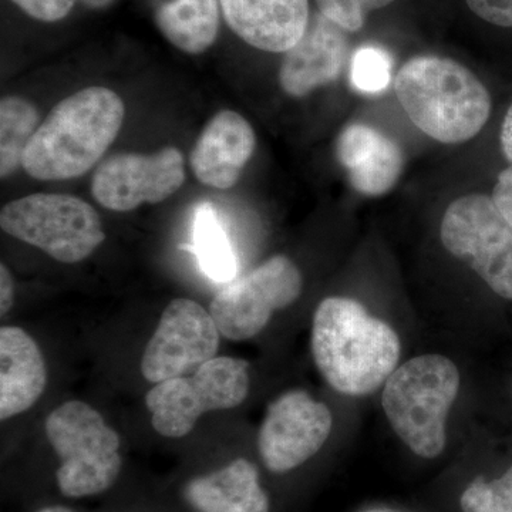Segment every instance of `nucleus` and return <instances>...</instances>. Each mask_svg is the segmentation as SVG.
Returning <instances> with one entry per match:
<instances>
[{
    "label": "nucleus",
    "mask_w": 512,
    "mask_h": 512,
    "mask_svg": "<svg viewBox=\"0 0 512 512\" xmlns=\"http://www.w3.org/2000/svg\"><path fill=\"white\" fill-rule=\"evenodd\" d=\"M460 390V372L441 355L413 357L383 387L387 420L414 454L439 457L446 447V420Z\"/></svg>",
    "instance_id": "nucleus-4"
},
{
    "label": "nucleus",
    "mask_w": 512,
    "mask_h": 512,
    "mask_svg": "<svg viewBox=\"0 0 512 512\" xmlns=\"http://www.w3.org/2000/svg\"><path fill=\"white\" fill-rule=\"evenodd\" d=\"M197 255L202 272L218 282L228 284L237 276L238 262L227 231L217 211L208 202L197 208L194 217V244L181 247Z\"/></svg>",
    "instance_id": "nucleus-20"
},
{
    "label": "nucleus",
    "mask_w": 512,
    "mask_h": 512,
    "mask_svg": "<svg viewBox=\"0 0 512 512\" xmlns=\"http://www.w3.org/2000/svg\"><path fill=\"white\" fill-rule=\"evenodd\" d=\"M256 147L254 128L241 114H215L192 148L190 164L198 181L218 190L234 187Z\"/></svg>",
    "instance_id": "nucleus-14"
},
{
    "label": "nucleus",
    "mask_w": 512,
    "mask_h": 512,
    "mask_svg": "<svg viewBox=\"0 0 512 512\" xmlns=\"http://www.w3.org/2000/svg\"><path fill=\"white\" fill-rule=\"evenodd\" d=\"M332 413L302 390L282 394L266 410L258 448L269 471L288 473L315 456L329 439Z\"/></svg>",
    "instance_id": "nucleus-12"
},
{
    "label": "nucleus",
    "mask_w": 512,
    "mask_h": 512,
    "mask_svg": "<svg viewBox=\"0 0 512 512\" xmlns=\"http://www.w3.org/2000/svg\"><path fill=\"white\" fill-rule=\"evenodd\" d=\"M220 5L232 32L264 52H288L311 19L309 0H220Z\"/></svg>",
    "instance_id": "nucleus-15"
},
{
    "label": "nucleus",
    "mask_w": 512,
    "mask_h": 512,
    "mask_svg": "<svg viewBox=\"0 0 512 512\" xmlns=\"http://www.w3.org/2000/svg\"><path fill=\"white\" fill-rule=\"evenodd\" d=\"M185 181L183 153L175 147L153 154L123 153L110 157L93 175L94 200L117 212L158 204L175 194Z\"/></svg>",
    "instance_id": "nucleus-11"
},
{
    "label": "nucleus",
    "mask_w": 512,
    "mask_h": 512,
    "mask_svg": "<svg viewBox=\"0 0 512 512\" xmlns=\"http://www.w3.org/2000/svg\"><path fill=\"white\" fill-rule=\"evenodd\" d=\"M491 200L512 228V164L498 175Z\"/></svg>",
    "instance_id": "nucleus-27"
},
{
    "label": "nucleus",
    "mask_w": 512,
    "mask_h": 512,
    "mask_svg": "<svg viewBox=\"0 0 512 512\" xmlns=\"http://www.w3.org/2000/svg\"><path fill=\"white\" fill-rule=\"evenodd\" d=\"M302 275L284 255H276L242 278L224 285L215 295L210 313L224 338H254L276 311L301 296Z\"/></svg>",
    "instance_id": "nucleus-9"
},
{
    "label": "nucleus",
    "mask_w": 512,
    "mask_h": 512,
    "mask_svg": "<svg viewBox=\"0 0 512 512\" xmlns=\"http://www.w3.org/2000/svg\"><path fill=\"white\" fill-rule=\"evenodd\" d=\"M46 436L60 458L57 484L69 498L109 490L120 476L119 434L90 404L69 400L46 420Z\"/></svg>",
    "instance_id": "nucleus-5"
},
{
    "label": "nucleus",
    "mask_w": 512,
    "mask_h": 512,
    "mask_svg": "<svg viewBox=\"0 0 512 512\" xmlns=\"http://www.w3.org/2000/svg\"><path fill=\"white\" fill-rule=\"evenodd\" d=\"M311 342L320 375L349 396L375 393L397 369L402 352L394 329L348 298L319 303Z\"/></svg>",
    "instance_id": "nucleus-1"
},
{
    "label": "nucleus",
    "mask_w": 512,
    "mask_h": 512,
    "mask_svg": "<svg viewBox=\"0 0 512 512\" xmlns=\"http://www.w3.org/2000/svg\"><path fill=\"white\" fill-rule=\"evenodd\" d=\"M468 8L474 13L501 28H512V0H466Z\"/></svg>",
    "instance_id": "nucleus-26"
},
{
    "label": "nucleus",
    "mask_w": 512,
    "mask_h": 512,
    "mask_svg": "<svg viewBox=\"0 0 512 512\" xmlns=\"http://www.w3.org/2000/svg\"><path fill=\"white\" fill-rule=\"evenodd\" d=\"M185 497L198 512H269L258 470L245 458L195 478L185 488Z\"/></svg>",
    "instance_id": "nucleus-18"
},
{
    "label": "nucleus",
    "mask_w": 512,
    "mask_h": 512,
    "mask_svg": "<svg viewBox=\"0 0 512 512\" xmlns=\"http://www.w3.org/2000/svg\"><path fill=\"white\" fill-rule=\"evenodd\" d=\"M319 12L346 32H357L373 10L386 8L394 0H315Z\"/></svg>",
    "instance_id": "nucleus-24"
},
{
    "label": "nucleus",
    "mask_w": 512,
    "mask_h": 512,
    "mask_svg": "<svg viewBox=\"0 0 512 512\" xmlns=\"http://www.w3.org/2000/svg\"><path fill=\"white\" fill-rule=\"evenodd\" d=\"M0 227L63 264L84 261L106 239L92 205L67 194L39 192L9 202L0 211Z\"/></svg>",
    "instance_id": "nucleus-6"
},
{
    "label": "nucleus",
    "mask_w": 512,
    "mask_h": 512,
    "mask_svg": "<svg viewBox=\"0 0 512 512\" xmlns=\"http://www.w3.org/2000/svg\"><path fill=\"white\" fill-rule=\"evenodd\" d=\"M460 504L463 512H512V466L495 480H474Z\"/></svg>",
    "instance_id": "nucleus-23"
},
{
    "label": "nucleus",
    "mask_w": 512,
    "mask_h": 512,
    "mask_svg": "<svg viewBox=\"0 0 512 512\" xmlns=\"http://www.w3.org/2000/svg\"><path fill=\"white\" fill-rule=\"evenodd\" d=\"M336 157L359 194L380 197L399 181L404 168L402 148L376 128L349 124L336 141Z\"/></svg>",
    "instance_id": "nucleus-16"
},
{
    "label": "nucleus",
    "mask_w": 512,
    "mask_h": 512,
    "mask_svg": "<svg viewBox=\"0 0 512 512\" xmlns=\"http://www.w3.org/2000/svg\"><path fill=\"white\" fill-rule=\"evenodd\" d=\"M30 18L40 22H59L72 12L76 0H10Z\"/></svg>",
    "instance_id": "nucleus-25"
},
{
    "label": "nucleus",
    "mask_w": 512,
    "mask_h": 512,
    "mask_svg": "<svg viewBox=\"0 0 512 512\" xmlns=\"http://www.w3.org/2000/svg\"><path fill=\"white\" fill-rule=\"evenodd\" d=\"M346 30L318 12L311 16L299 42L285 52L279 84L292 97H305L336 82L348 60Z\"/></svg>",
    "instance_id": "nucleus-13"
},
{
    "label": "nucleus",
    "mask_w": 512,
    "mask_h": 512,
    "mask_svg": "<svg viewBox=\"0 0 512 512\" xmlns=\"http://www.w3.org/2000/svg\"><path fill=\"white\" fill-rule=\"evenodd\" d=\"M37 512H74V511L69 510V508L60 507V505H56V507L43 508V510H40Z\"/></svg>",
    "instance_id": "nucleus-31"
},
{
    "label": "nucleus",
    "mask_w": 512,
    "mask_h": 512,
    "mask_svg": "<svg viewBox=\"0 0 512 512\" xmlns=\"http://www.w3.org/2000/svg\"><path fill=\"white\" fill-rule=\"evenodd\" d=\"M46 384L45 359L32 336L16 326L0 329V420L29 410Z\"/></svg>",
    "instance_id": "nucleus-17"
},
{
    "label": "nucleus",
    "mask_w": 512,
    "mask_h": 512,
    "mask_svg": "<svg viewBox=\"0 0 512 512\" xmlns=\"http://www.w3.org/2000/svg\"><path fill=\"white\" fill-rule=\"evenodd\" d=\"M220 330L211 313L191 299L168 303L141 359V373L157 384L181 377L217 357Z\"/></svg>",
    "instance_id": "nucleus-10"
},
{
    "label": "nucleus",
    "mask_w": 512,
    "mask_h": 512,
    "mask_svg": "<svg viewBox=\"0 0 512 512\" xmlns=\"http://www.w3.org/2000/svg\"><path fill=\"white\" fill-rule=\"evenodd\" d=\"M15 302V281L5 264H0V315L6 316Z\"/></svg>",
    "instance_id": "nucleus-28"
},
{
    "label": "nucleus",
    "mask_w": 512,
    "mask_h": 512,
    "mask_svg": "<svg viewBox=\"0 0 512 512\" xmlns=\"http://www.w3.org/2000/svg\"><path fill=\"white\" fill-rule=\"evenodd\" d=\"M247 360L214 357L192 376L157 383L146 396L151 424L158 434L180 439L202 414L238 407L249 392Z\"/></svg>",
    "instance_id": "nucleus-7"
},
{
    "label": "nucleus",
    "mask_w": 512,
    "mask_h": 512,
    "mask_svg": "<svg viewBox=\"0 0 512 512\" xmlns=\"http://www.w3.org/2000/svg\"><path fill=\"white\" fill-rule=\"evenodd\" d=\"M39 113L30 101L18 96L0 101V175L9 177L22 167L23 156L35 136Z\"/></svg>",
    "instance_id": "nucleus-21"
},
{
    "label": "nucleus",
    "mask_w": 512,
    "mask_h": 512,
    "mask_svg": "<svg viewBox=\"0 0 512 512\" xmlns=\"http://www.w3.org/2000/svg\"><path fill=\"white\" fill-rule=\"evenodd\" d=\"M124 113L119 94L106 87L72 94L37 128L23 156V170L40 181L86 174L119 136Z\"/></svg>",
    "instance_id": "nucleus-2"
},
{
    "label": "nucleus",
    "mask_w": 512,
    "mask_h": 512,
    "mask_svg": "<svg viewBox=\"0 0 512 512\" xmlns=\"http://www.w3.org/2000/svg\"><path fill=\"white\" fill-rule=\"evenodd\" d=\"M86 8L89 9H101L104 6L109 5L111 0H80Z\"/></svg>",
    "instance_id": "nucleus-30"
},
{
    "label": "nucleus",
    "mask_w": 512,
    "mask_h": 512,
    "mask_svg": "<svg viewBox=\"0 0 512 512\" xmlns=\"http://www.w3.org/2000/svg\"><path fill=\"white\" fill-rule=\"evenodd\" d=\"M220 6V0H170L156 10V25L171 45L200 55L220 32Z\"/></svg>",
    "instance_id": "nucleus-19"
},
{
    "label": "nucleus",
    "mask_w": 512,
    "mask_h": 512,
    "mask_svg": "<svg viewBox=\"0 0 512 512\" xmlns=\"http://www.w3.org/2000/svg\"><path fill=\"white\" fill-rule=\"evenodd\" d=\"M500 138L504 156L512 164V106L505 114Z\"/></svg>",
    "instance_id": "nucleus-29"
},
{
    "label": "nucleus",
    "mask_w": 512,
    "mask_h": 512,
    "mask_svg": "<svg viewBox=\"0 0 512 512\" xmlns=\"http://www.w3.org/2000/svg\"><path fill=\"white\" fill-rule=\"evenodd\" d=\"M394 90L414 126L440 143H466L490 119V93L456 60L414 57L397 73Z\"/></svg>",
    "instance_id": "nucleus-3"
},
{
    "label": "nucleus",
    "mask_w": 512,
    "mask_h": 512,
    "mask_svg": "<svg viewBox=\"0 0 512 512\" xmlns=\"http://www.w3.org/2000/svg\"><path fill=\"white\" fill-rule=\"evenodd\" d=\"M350 79L359 92H383L392 80V57L380 47H362L352 57Z\"/></svg>",
    "instance_id": "nucleus-22"
},
{
    "label": "nucleus",
    "mask_w": 512,
    "mask_h": 512,
    "mask_svg": "<svg viewBox=\"0 0 512 512\" xmlns=\"http://www.w3.org/2000/svg\"><path fill=\"white\" fill-rule=\"evenodd\" d=\"M440 238L494 293L512 301V228L491 197L470 194L451 202Z\"/></svg>",
    "instance_id": "nucleus-8"
}]
</instances>
